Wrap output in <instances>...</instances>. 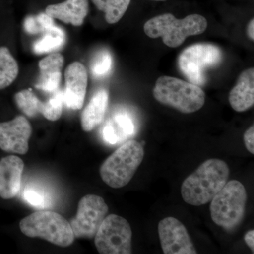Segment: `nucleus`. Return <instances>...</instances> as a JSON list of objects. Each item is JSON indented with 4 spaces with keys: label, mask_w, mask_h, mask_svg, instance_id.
<instances>
[{
    "label": "nucleus",
    "mask_w": 254,
    "mask_h": 254,
    "mask_svg": "<svg viewBox=\"0 0 254 254\" xmlns=\"http://www.w3.org/2000/svg\"><path fill=\"white\" fill-rule=\"evenodd\" d=\"M228 165L220 159H209L187 177L182 183L184 201L199 206L211 201L230 177Z\"/></svg>",
    "instance_id": "f257e3e1"
},
{
    "label": "nucleus",
    "mask_w": 254,
    "mask_h": 254,
    "mask_svg": "<svg viewBox=\"0 0 254 254\" xmlns=\"http://www.w3.org/2000/svg\"><path fill=\"white\" fill-rule=\"evenodd\" d=\"M207 26L208 21L201 15L190 14L180 19L166 13L150 18L143 29L150 38H162L165 46L175 48L183 44L188 37L204 33Z\"/></svg>",
    "instance_id": "f03ea898"
},
{
    "label": "nucleus",
    "mask_w": 254,
    "mask_h": 254,
    "mask_svg": "<svg viewBox=\"0 0 254 254\" xmlns=\"http://www.w3.org/2000/svg\"><path fill=\"white\" fill-rule=\"evenodd\" d=\"M153 93L159 103L182 113H195L203 108L205 102L204 91L200 86L172 76L158 78Z\"/></svg>",
    "instance_id": "7ed1b4c3"
},
{
    "label": "nucleus",
    "mask_w": 254,
    "mask_h": 254,
    "mask_svg": "<svg viewBox=\"0 0 254 254\" xmlns=\"http://www.w3.org/2000/svg\"><path fill=\"white\" fill-rule=\"evenodd\" d=\"M143 145L134 140L124 143L105 160L100 169L102 180L114 189L129 183L144 158Z\"/></svg>",
    "instance_id": "20e7f679"
},
{
    "label": "nucleus",
    "mask_w": 254,
    "mask_h": 254,
    "mask_svg": "<svg viewBox=\"0 0 254 254\" xmlns=\"http://www.w3.org/2000/svg\"><path fill=\"white\" fill-rule=\"evenodd\" d=\"M247 201L243 184L235 180L227 182L210 201L212 220L225 230H234L245 218Z\"/></svg>",
    "instance_id": "39448f33"
},
{
    "label": "nucleus",
    "mask_w": 254,
    "mask_h": 254,
    "mask_svg": "<svg viewBox=\"0 0 254 254\" xmlns=\"http://www.w3.org/2000/svg\"><path fill=\"white\" fill-rule=\"evenodd\" d=\"M19 227L26 236L41 237L60 247H68L75 238L69 222L49 210L32 213L21 220Z\"/></svg>",
    "instance_id": "423d86ee"
},
{
    "label": "nucleus",
    "mask_w": 254,
    "mask_h": 254,
    "mask_svg": "<svg viewBox=\"0 0 254 254\" xmlns=\"http://www.w3.org/2000/svg\"><path fill=\"white\" fill-rule=\"evenodd\" d=\"M223 55L218 46L198 43L187 48L179 55L178 66L185 77L193 84L203 86L206 81L207 68L221 63Z\"/></svg>",
    "instance_id": "0eeeda50"
},
{
    "label": "nucleus",
    "mask_w": 254,
    "mask_h": 254,
    "mask_svg": "<svg viewBox=\"0 0 254 254\" xmlns=\"http://www.w3.org/2000/svg\"><path fill=\"white\" fill-rule=\"evenodd\" d=\"M132 230L126 219L111 214L104 219L95 236V245L101 254H131Z\"/></svg>",
    "instance_id": "6e6552de"
},
{
    "label": "nucleus",
    "mask_w": 254,
    "mask_h": 254,
    "mask_svg": "<svg viewBox=\"0 0 254 254\" xmlns=\"http://www.w3.org/2000/svg\"><path fill=\"white\" fill-rule=\"evenodd\" d=\"M108 210V205L99 195L88 194L83 196L78 203L76 216L69 222L74 237H95Z\"/></svg>",
    "instance_id": "1a4fd4ad"
},
{
    "label": "nucleus",
    "mask_w": 254,
    "mask_h": 254,
    "mask_svg": "<svg viewBox=\"0 0 254 254\" xmlns=\"http://www.w3.org/2000/svg\"><path fill=\"white\" fill-rule=\"evenodd\" d=\"M160 245L165 254H196L186 227L173 217L163 219L158 224Z\"/></svg>",
    "instance_id": "9d476101"
},
{
    "label": "nucleus",
    "mask_w": 254,
    "mask_h": 254,
    "mask_svg": "<svg viewBox=\"0 0 254 254\" xmlns=\"http://www.w3.org/2000/svg\"><path fill=\"white\" fill-rule=\"evenodd\" d=\"M31 124L25 117H16L9 122L0 123V148L8 153L26 154L31 138Z\"/></svg>",
    "instance_id": "9b49d317"
},
{
    "label": "nucleus",
    "mask_w": 254,
    "mask_h": 254,
    "mask_svg": "<svg viewBox=\"0 0 254 254\" xmlns=\"http://www.w3.org/2000/svg\"><path fill=\"white\" fill-rule=\"evenodd\" d=\"M64 78V104L69 109L81 110L84 103L88 85L86 68L79 62L71 63L65 70Z\"/></svg>",
    "instance_id": "f8f14e48"
},
{
    "label": "nucleus",
    "mask_w": 254,
    "mask_h": 254,
    "mask_svg": "<svg viewBox=\"0 0 254 254\" xmlns=\"http://www.w3.org/2000/svg\"><path fill=\"white\" fill-rule=\"evenodd\" d=\"M23 168V160L16 155L0 160V197L3 199H11L18 194Z\"/></svg>",
    "instance_id": "ddd939ff"
},
{
    "label": "nucleus",
    "mask_w": 254,
    "mask_h": 254,
    "mask_svg": "<svg viewBox=\"0 0 254 254\" xmlns=\"http://www.w3.org/2000/svg\"><path fill=\"white\" fill-rule=\"evenodd\" d=\"M64 58L60 53H51L39 62L40 76L36 88L54 93L59 90Z\"/></svg>",
    "instance_id": "4468645a"
},
{
    "label": "nucleus",
    "mask_w": 254,
    "mask_h": 254,
    "mask_svg": "<svg viewBox=\"0 0 254 254\" xmlns=\"http://www.w3.org/2000/svg\"><path fill=\"white\" fill-rule=\"evenodd\" d=\"M89 11L88 0H66L47 6L46 13L53 18L74 26H81Z\"/></svg>",
    "instance_id": "2eb2a0df"
},
{
    "label": "nucleus",
    "mask_w": 254,
    "mask_h": 254,
    "mask_svg": "<svg viewBox=\"0 0 254 254\" xmlns=\"http://www.w3.org/2000/svg\"><path fill=\"white\" fill-rule=\"evenodd\" d=\"M229 102L232 109L238 113H243L254 106V68H247L241 73L229 95Z\"/></svg>",
    "instance_id": "dca6fc26"
},
{
    "label": "nucleus",
    "mask_w": 254,
    "mask_h": 254,
    "mask_svg": "<svg viewBox=\"0 0 254 254\" xmlns=\"http://www.w3.org/2000/svg\"><path fill=\"white\" fill-rule=\"evenodd\" d=\"M134 132L135 125L131 117L126 113H118L105 124L102 135L105 143L116 145L125 141Z\"/></svg>",
    "instance_id": "f3484780"
},
{
    "label": "nucleus",
    "mask_w": 254,
    "mask_h": 254,
    "mask_svg": "<svg viewBox=\"0 0 254 254\" xmlns=\"http://www.w3.org/2000/svg\"><path fill=\"white\" fill-rule=\"evenodd\" d=\"M108 100L109 95L105 89L99 90L92 97L81 114V127L83 131H91L103 122Z\"/></svg>",
    "instance_id": "a211bd4d"
},
{
    "label": "nucleus",
    "mask_w": 254,
    "mask_h": 254,
    "mask_svg": "<svg viewBox=\"0 0 254 254\" xmlns=\"http://www.w3.org/2000/svg\"><path fill=\"white\" fill-rule=\"evenodd\" d=\"M18 65L9 48L0 47V90L9 86L17 78Z\"/></svg>",
    "instance_id": "6ab92c4d"
},
{
    "label": "nucleus",
    "mask_w": 254,
    "mask_h": 254,
    "mask_svg": "<svg viewBox=\"0 0 254 254\" xmlns=\"http://www.w3.org/2000/svg\"><path fill=\"white\" fill-rule=\"evenodd\" d=\"M65 33L62 28L54 26L45 32V35L35 43L33 50L36 54H46L60 49L65 43Z\"/></svg>",
    "instance_id": "aec40b11"
},
{
    "label": "nucleus",
    "mask_w": 254,
    "mask_h": 254,
    "mask_svg": "<svg viewBox=\"0 0 254 254\" xmlns=\"http://www.w3.org/2000/svg\"><path fill=\"white\" fill-rule=\"evenodd\" d=\"M97 9L105 13L110 24L118 23L128 9L131 0H92Z\"/></svg>",
    "instance_id": "412c9836"
},
{
    "label": "nucleus",
    "mask_w": 254,
    "mask_h": 254,
    "mask_svg": "<svg viewBox=\"0 0 254 254\" xmlns=\"http://www.w3.org/2000/svg\"><path fill=\"white\" fill-rule=\"evenodd\" d=\"M18 108L29 118L36 117L42 113L44 102L41 101L31 89L23 90L14 95Z\"/></svg>",
    "instance_id": "4be33fe9"
},
{
    "label": "nucleus",
    "mask_w": 254,
    "mask_h": 254,
    "mask_svg": "<svg viewBox=\"0 0 254 254\" xmlns=\"http://www.w3.org/2000/svg\"><path fill=\"white\" fill-rule=\"evenodd\" d=\"M54 25L53 18L45 12L26 17L23 23V28L29 34L35 35L45 33Z\"/></svg>",
    "instance_id": "5701e85b"
},
{
    "label": "nucleus",
    "mask_w": 254,
    "mask_h": 254,
    "mask_svg": "<svg viewBox=\"0 0 254 254\" xmlns=\"http://www.w3.org/2000/svg\"><path fill=\"white\" fill-rule=\"evenodd\" d=\"M64 102L63 91L53 93V96L49 100L44 102L42 115L50 121H56L61 118L63 113Z\"/></svg>",
    "instance_id": "b1692460"
},
{
    "label": "nucleus",
    "mask_w": 254,
    "mask_h": 254,
    "mask_svg": "<svg viewBox=\"0 0 254 254\" xmlns=\"http://www.w3.org/2000/svg\"><path fill=\"white\" fill-rule=\"evenodd\" d=\"M22 196L26 203L36 208H46L51 204L50 195L39 189L28 187L23 190Z\"/></svg>",
    "instance_id": "393cba45"
},
{
    "label": "nucleus",
    "mask_w": 254,
    "mask_h": 254,
    "mask_svg": "<svg viewBox=\"0 0 254 254\" xmlns=\"http://www.w3.org/2000/svg\"><path fill=\"white\" fill-rule=\"evenodd\" d=\"M113 66V59L109 52L103 51L97 55L92 64L91 72L97 78L104 77L109 74Z\"/></svg>",
    "instance_id": "a878e982"
},
{
    "label": "nucleus",
    "mask_w": 254,
    "mask_h": 254,
    "mask_svg": "<svg viewBox=\"0 0 254 254\" xmlns=\"http://www.w3.org/2000/svg\"><path fill=\"white\" fill-rule=\"evenodd\" d=\"M244 141L247 149L252 154H254V127L251 126L244 134Z\"/></svg>",
    "instance_id": "bb28decb"
},
{
    "label": "nucleus",
    "mask_w": 254,
    "mask_h": 254,
    "mask_svg": "<svg viewBox=\"0 0 254 254\" xmlns=\"http://www.w3.org/2000/svg\"><path fill=\"white\" fill-rule=\"evenodd\" d=\"M245 241L250 250L254 253V230H251L247 232L245 235Z\"/></svg>",
    "instance_id": "cd10ccee"
},
{
    "label": "nucleus",
    "mask_w": 254,
    "mask_h": 254,
    "mask_svg": "<svg viewBox=\"0 0 254 254\" xmlns=\"http://www.w3.org/2000/svg\"><path fill=\"white\" fill-rule=\"evenodd\" d=\"M247 34L251 40L254 41V19L252 18L247 26Z\"/></svg>",
    "instance_id": "c85d7f7f"
},
{
    "label": "nucleus",
    "mask_w": 254,
    "mask_h": 254,
    "mask_svg": "<svg viewBox=\"0 0 254 254\" xmlns=\"http://www.w3.org/2000/svg\"><path fill=\"white\" fill-rule=\"evenodd\" d=\"M151 1H165L166 0H151Z\"/></svg>",
    "instance_id": "c756f323"
}]
</instances>
